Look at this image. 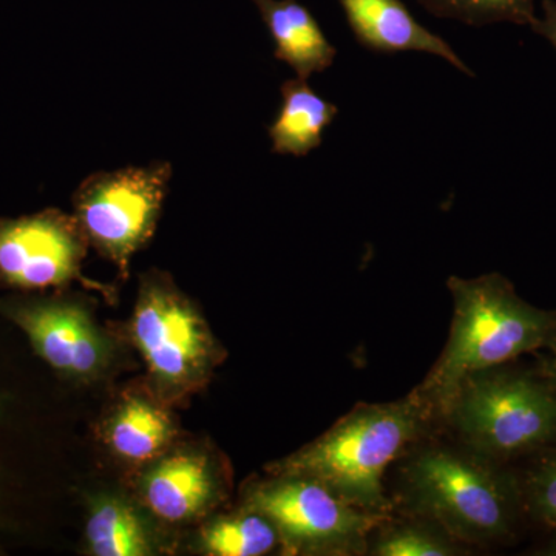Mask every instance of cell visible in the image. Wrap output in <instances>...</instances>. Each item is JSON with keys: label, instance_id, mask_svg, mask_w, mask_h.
Here are the masks:
<instances>
[{"label": "cell", "instance_id": "obj_15", "mask_svg": "<svg viewBox=\"0 0 556 556\" xmlns=\"http://www.w3.org/2000/svg\"><path fill=\"white\" fill-rule=\"evenodd\" d=\"M280 91V110L269 126L273 152L306 156L320 148L324 131L338 118L339 109L318 97L305 79L285 80Z\"/></svg>", "mask_w": 556, "mask_h": 556}, {"label": "cell", "instance_id": "obj_14", "mask_svg": "<svg viewBox=\"0 0 556 556\" xmlns=\"http://www.w3.org/2000/svg\"><path fill=\"white\" fill-rule=\"evenodd\" d=\"M276 43L274 56L308 80L331 67L338 49L329 42L311 11L298 0H251Z\"/></svg>", "mask_w": 556, "mask_h": 556}, {"label": "cell", "instance_id": "obj_3", "mask_svg": "<svg viewBox=\"0 0 556 556\" xmlns=\"http://www.w3.org/2000/svg\"><path fill=\"white\" fill-rule=\"evenodd\" d=\"M447 287L453 298L448 342L427 378L415 388L439 420L468 376L544 350L556 327L554 311L527 303L501 274L450 277Z\"/></svg>", "mask_w": 556, "mask_h": 556}, {"label": "cell", "instance_id": "obj_21", "mask_svg": "<svg viewBox=\"0 0 556 556\" xmlns=\"http://www.w3.org/2000/svg\"><path fill=\"white\" fill-rule=\"evenodd\" d=\"M544 350L547 351V354L541 357L540 372L556 388V327Z\"/></svg>", "mask_w": 556, "mask_h": 556}, {"label": "cell", "instance_id": "obj_22", "mask_svg": "<svg viewBox=\"0 0 556 556\" xmlns=\"http://www.w3.org/2000/svg\"><path fill=\"white\" fill-rule=\"evenodd\" d=\"M540 555H546V556H556V536L554 540L551 541V543L547 544L546 547L541 548V552H538Z\"/></svg>", "mask_w": 556, "mask_h": 556}, {"label": "cell", "instance_id": "obj_6", "mask_svg": "<svg viewBox=\"0 0 556 556\" xmlns=\"http://www.w3.org/2000/svg\"><path fill=\"white\" fill-rule=\"evenodd\" d=\"M240 506L265 515L280 536V554L291 556L367 555L369 535L390 517L351 506L320 482L294 475L249 482Z\"/></svg>", "mask_w": 556, "mask_h": 556}, {"label": "cell", "instance_id": "obj_2", "mask_svg": "<svg viewBox=\"0 0 556 556\" xmlns=\"http://www.w3.org/2000/svg\"><path fill=\"white\" fill-rule=\"evenodd\" d=\"M433 437L397 460L394 508L437 522L468 547L514 535L525 514L519 478L459 441Z\"/></svg>", "mask_w": 556, "mask_h": 556}, {"label": "cell", "instance_id": "obj_13", "mask_svg": "<svg viewBox=\"0 0 556 556\" xmlns=\"http://www.w3.org/2000/svg\"><path fill=\"white\" fill-rule=\"evenodd\" d=\"M160 522L139 504L137 497L104 492L87 504V554L93 556H152L164 551Z\"/></svg>", "mask_w": 556, "mask_h": 556}, {"label": "cell", "instance_id": "obj_8", "mask_svg": "<svg viewBox=\"0 0 556 556\" xmlns=\"http://www.w3.org/2000/svg\"><path fill=\"white\" fill-rule=\"evenodd\" d=\"M89 248L75 215L58 208L0 218V281L20 291L65 289L79 283L113 303L115 288L84 276Z\"/></svg>", "mask_w": 556, "mask_h": 556}, {"label": "cell", "instance_id": "obj_12", "mask_svg": "<svg viewBox=\"0 0 556 556\" xmlns=\"http://www.w3.org/2000/svg\"><path fill=\"white\" fill-rule=\"evenodd\" d=\"M339 3L357 42L365 49L383 54L424 51L475 76L447 40L420 25L402 0H339Z\"/></svg>", "mask_w": 556, "mask_h": 556}, {"label": "cell", "instance_id": "obj_11", "mask_svg": "<svg viewBox=\"0 0 556 556\" xmlns=\"http://www.w3.org/2000/svg\"><path fill=\"white\" fill-rule=\"evenodd\" d=\"M178 437L172 407L149 390L121 394L100 427L102 444L110 455L134 471L174 447Z\"/></svg>", "mask_w": 556, "mask_h": 556}, {"label": "cell", "instance_id": "obj_19", "mask_svg": "<svg viewBox=\"0 0 556 556\" xmlns=\"http://www.w3.org/2000/svg\"><path fill=\"white\" fill-rule=\"evenodd\" d=\"M519 484L525 514L556 533V445L538 453Z\"/></svg>", "mask_w": 556, "mask_h": 556}, {"label": "cell", "instance_id": "obj_16", "mask_svg": "<svg viewBox=\"0 0 556 556\" xmlns=\"http://www.w3.org/2000/svg\"><path fill=\"white\" fill-rule=\"evenodd\" d=\"M197 548L208 556H263L280 551L276 526L265 515L240 506L201 522Z\"/></svg>", "mask_w": 556, "mask_h": 556}, {"label": "cell", "instance_id": "obj_1", "mask_svg": "<svg viewBox=\"0 0 556 556\" xmlns=\"http://www.w3.org/2000/svg\"><path fill=\"white\" fill-rule=\"evenodd\" d=\"M437 427H442L437 412L416 390L393 402H362L316 441L268 464L266 473L309 478L351 506L393 515L388 471Z\"/></svg>", "mask_w": 556, "mask_h": 556}, {"label": "cell", "instance_id": "obj_4", "mask_svg": "<svg viewBox=\"0 0 556 556\" xmlns=\"http://www.w3.org/2000/svg\"><path fill=\"white\" fill-rule=\"evenodd\" d=\"M456 441L507 464L556 445V388L506 365L468 376L442 416Z\"/></svg>", "mask_w": 556, "mask_h": 556}, {"label": "cell", "instance_id": "obj_20", "mask_svg": "<svg viewBox=\"0 0 556 556\" xmlns=\"http://www.w3.org/2000/svg\"><path fill=\"white\" fill-rule=\"evenodd\" d=\"M543 17H535L530 28L546 38L556 49V2L543 0Z\"/></svg>", "mask_w": 556, "mask_h": 556}, {"label": "cell", "instance_id": "obj_9", "mask_svg": "<svg viewBox=\"0 0 556 556\" xmlns=\"http://www.w3.org/2000/svg\"><path fill=\"white\" fill-rule=\"evenodd\" d=\"M0 314L27 336L36 356L70 382H98L115 364V342L76 300L9 299L0 302Z\"/></svg>", "mask_w": 556, "mask_h": 556}, {"label": "cell", "instance_id": "obj_17", "mask_svg": "<svg viewBox=\"0 0 556 556\" xmlns=\"http://www.w3.org/2000/svg\"><path fill=\"white\" fill-rule=\"evenodd\" d=\"M470 547L455 540L437 522L404 514L383 519L368 540L367 555L372 556H460Z\"/></svg>", "mask_w": 556, "mask_h": 556}, {"label": "cell", "instance_id": "obj_10", "mask_svg": "<svg viewBox=\"0 0 556 556\" xmlns=\"http://www.w3.org/2000/svg\"><path fill=\"white\" fill-rule=\"evenodd\" d=\"M135 497L161 526L185 527L211 517L229 493L225 464L195 444H177L135 471Z\"/></svg>", "mask_w": 556, "mask_h": 556}, {"label": "cell", "instance_id": "obj_5", "mask_svg": "<svg viewBox=\"0 0 556 556\" xmlns=\"http://www.w3.org/2000/svg\"><path fill=\"white\" fill-rule=\"evenodd\" d=\"M127 332L148 390L169 407L206 387L225 356L195 303L160 270L142 274Z\"/></svg>", "mask_w": 556, "mask_h": 556}, {"label": "cell", "instance_id": "obj_7", "mask_svg": "<svg viewBox=\"0 0 556 556\" xmlns=\"http://www.w3.org/2000/svg\"><path fill=\"white\" fill-rule=\"evenodd\" d=\"M174 177L169 161L94 172L73 195L75 218L89 241L127 280L131 258L155 236Z\"/></svg>", "mask_w": 556, "mask_h": 556}, {"label": "cell", "instance_id": "obj_18", "mask_svg": "<svg viewBox=\"0 0 556 556\" xmlns=\"http://www.w3.org/2000/svg\"><path fill=\"white\" fill-rule=\"evenodd\" d=\"M424 10L442 20L484 27L496 22L529 25L535 20V0H417Z\"/></svg>", "mask_w": 556, "mask_h": 556}]
</instances>
